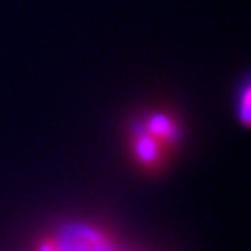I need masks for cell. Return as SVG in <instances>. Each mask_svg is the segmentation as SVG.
<instances>
[{
	"label": "cell",
	"mask_w": 251,
	"mask_h": 251,
	"mask_svg": "<svg viewBox=\"0 0 251 251\" xmlns=\"http://www.w3.org/2000/svg\"><path fill=\"white\" fill-rule=\"evenodd\" d=\"M182 142V125L177 114L166 108H147L128 125L126 149L136 168L160 173L168 168Z\"/></svg>",
	"instance_id": "cell-1"
},
{
	"label": "cell",
	"mask_w": 251,
	"mask_h": 251,
	"mask_svg": "<svg viewBox=\"0 0 251 251\" xmlns=\"http://www.w3.org/2000/svg\"><path fill=\"white\" fill-rule=\"evenodd\" d=\"M28 251H140L93 222H63L47 229Z\"/></svg>",
	"instance_id": "cell-2"
}]
</instances>
